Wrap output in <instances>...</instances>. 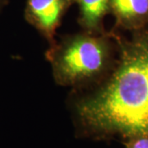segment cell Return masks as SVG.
<instances>
[{"label":"cell","instance_id":"6","mask_svg":"<svg viewBox=\"0 0 148 148\" xmlns=\"http://www.w3.org/2000/svg\"><path fill=\"white\" fill-rule=\"evenodd\" d=\"M125 142V148H148V136L134 137Z\"/></svg>","mask_w":148,"mask_h":148},{"label":"cell","instance_id":"1","mask_svg":"<svg viewBox=\"0 0 148 148\" xmlns=\"http://www.w3.org/2000/svg\"><path fill=\"white\" fill-rule=\"evenodd\" d=\"M121 54L106 84L76 104L84 136L125 140L148 136V34L124 46Z\"/></svg>","mask_w":148,"mask_h":148},{"label":"cell","instance_id":"2","mask_svg":"<svg viewBox=\"0 0 148 148\" xmlns=\"http://www.w3.org/2000/svg\"><path fill=\"white\" fill-rule=\"evenodd\" d=\"M47 57L58 84L74 86L95 79L104 73L110 47L104 37L77 35L53 46Z\"/></svg>","mask_w":148,"mask_h":148},{"label":"cell","instance_id":"7","mask_svg":"<svg viewBox=\"0 0 148 148\" xmlns=\"http://www.w3.org/2000/svg\"><path fill=\"white\" fill-rule=\"evenodd\" d=\"M6 0H0V8H1V7L4 4V3H5Z\"/></svg>","mask_w":148,"mask_h":148},{"label":"cell","instance_id":"4","mask_svg":"<svg viewBox=\"0 0 148 148\" xmlns=\"http://www.w3.org/2000/svg\"><path fill=\"white\" fill-rule=\"evenodd\" d=\"M80 22L86 31L100 32L101 22L110 9V0H77Z\"/></svg>","mask_w":148,"mask_h":148},{"label":"cell","instance_id":"5","mask_svg":"<svg viewBox=\"0 0 148 148\" xmlns=\"http://www.w3.org/2000/svg\"><path fill=\"white\" fill-rule=\"evenodd\" d=\"M110 8L123 22L132 23L148 13V0H110Z\"/></svg>","mask_w":148,"mask_h":148},{"label":"cell","instance_id":"3","mask_svg":"<svg viewBox=\"0 0 148 148\" xmlns=\"http://www.w3.org/2000/svg\"><path fill=\"white\" fill-rule=\"evenodd\" d=\"M71 0H27L26 19L51 43Z\"/></svg>","mask_w":148,"mask_h":148}]
</instances>
